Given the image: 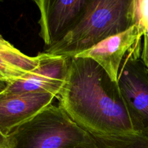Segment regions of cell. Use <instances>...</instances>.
<instances>
[{"label": "cell", "mask_w": 148, "mask_h": 148, "mask_svg": "<svg viewBox=\"0 0 148 148\" xmlns=\"http://www.w3.org/2000/svg\"><path fill=\"white\" fill-rule=\"evenodd\" d=\"M56 98L71 119L88 132L137 134L118 82L89 58H70L63 88Z\"/></svg>", "instance_id": "1"}, {"label": "cell", "mask_w": 148, "mask_h": 148, "mask_svg": "<svg viewBox=\"0 0 148 148\" xmlns=\"http://www.w3.org/2000/svg\"><path fill=\"white\" fill-rule=\"evenodd\" d=\"M140 0H92L79 23L44 53L72 58L137 23Z\"/></svg>", "instance_id": "2"}, {"label": "cell", "mask_w": 148, "mask_h": 148, "mask_svg": "<svg viewBox=\"0 0 148 148\" xmlns=\"http://www.w3.org/2000/svg\"><path fill=\"white\" fill-rule=\"evenodd\" d=\"M9 148H74L90 139L61 108L49 105L7 136Z\"/></svg>", "instance_id": "3"}, {"label": "cell", "mask_w": 148, "mask_h": 148, "mask_svg": "<svg viewBox=\"0 0 148 148\" xmlns=\"http://www.w3.org/2000/svg\"><path fill=\"white\" fill-rule=\"evenodd\" d=\"M141 52L140 43L127 53L117 82L134 131L148 138V72Z\"/></svg>", "instance_id": "4"}, {"label": "cell", "mask_w": 148, "mask_h": 148, "mask_svg": "<svg viewBox=\"0 0 148 148\" xmlns=\"http://www.w3.org/2000/svg\"><path fill=\"white\" fill-rule=\"evenodd\" d=\"M43 53L36 69L7 83L1 91L8 94L51 93L57 97L66 81L70 58Z\"/></svg>", "instance_id": "5"}, {"label": "cell", "mask_w": 148, "mask_h": 148, "mask_svg": "<svg viewBox=\"0 0 148 148\" xmlns=\"http://www.w3.org/2000/svg\"><path fill=\"white\" fill-rule=\"evenodd\" d=\"M92 0H36L40 11L39 35L45 48L60 40L82 18Z\"/></svg>", "instance_id": "6"}, {"label": "cell", "mask_w": 148, "mask_h": 148, "mask_svg": "<svg viewBox=\"0 0 148 148\" xmlns=\"http://www.w3.org/2000/svg\"><path fill=\"white\" fill-rule=\"evenodd\" d=\"M144 33L143 29L134 25L122 33L106 38L74 57L92 59L103 68L113 81L117 82L124 57L134 46L141 43Z\"/></svg>", "instance_id": "7"}, {"label": "cell", "mask_w": 148, "mask_h": 148, "mask_svg": "<svg viewBox=\"0 0 148 148\" xmlns=\"http://www.w3.org/2000/svg\"><path fill=\"white\" fill-rule=\"evenodd\" d=\"M56 98L51 93L8 94L0 92V131L8 136L51 104Z\"/></svg>", "instance_id": "8"}, {"label": "cell", "mask_w": 148, "mask_h": 148, "mask_svg": "<svg viewBox=\"0 0 148 148\" xmlns=\"http://www.w3.org/2000/svg\"><path fill=\"white\" fill-rule=\"evenodd\" d=\"M74 148H148V138L138 134L103 135L90 133L88 141Z\"/></svg>", "instance_id": "9"}, {"label": "cell", "mask_w": 148, "mask_h": 148, "mask_svg": "<svg viewBox=\"0 0 148 148\" xmlns=\"http://www.w3.org/2000/svg\"><path fill=\"white\" fill-rule=\"evenodd\" d=\"M17 52H9V53L0 52V77L7 84L14 82L27 74V72L12 65L6 59V56Z\"/></svg>", "instance_id": "10"}, {"label": "cell", "mask_w": 148, "mask_h": 148, "mask_svg": "<svg viewBox=\"0 0 148 148\" xmlns=\"http://www.w3.org/2000/svg\"><path fill=\"white\" fill-rule=\"evenodd\" d=\"M143 37H144V43H143L140 58L148 69V20L145 25V33Z\"/></svg>", "instance_id": "11"}, {"label": "cell", "mask_w": 148, "mask_h": 148, "mask_svg": "<svg viewBox=\"0 0 148 148\" xmlns=\"http://www.w3.org/2000/svg\"><path fill=\"white\" fill-rule=\"evenodd\" d=\"M18 49H16L13 45L3 38L0 35V52L1 53H9V52H17Z\"/></svg>", "instance_id": "12"}, {"label": "cell", "mask_w": 148, "mask_h": 148, "mask_svg": "<svg viewBox=\"0 0 148 148\" xmlns=\"http://www.w3.org/2000/svg\"><path fill=\"white\" fill-rule=\"evenodd\" d=\"M0 148H9L8 138L0 131Z\"/></svg>", "instance_id": "13"}, {"label": "cell", "mask_w": 148, "mask_h": 148, "mask_svg": "<svg viewBox=\"0 0 148 148\" xmlns=\"http://www.w3.org/2000/svg\"><path fill=\"white\" fill-rule=\"evenodd\" d=\"M6 86H7V83L0 77V92H1V90H3L6 88Z\"/></svg>", "instance_id": "14"}, {"label": "cell", "mask_w": 148, "mask_h": 148, "mask_svg": "<svg viewBox=\"0 0 148 148\" xmlns=\"http://www.w3.org/2000/svg\"><path fill=\"white\" fill-rule=\"evenodd\" d=\"M147 72H148V69H147Z\"/></svg>", "instance_id": "15"}, {"label": "cell", "mask_w": 148, "mask_h": 148, "mask_svg": "<svg viewBox=\"0 0 148 148\" xmlns=\"http://www.w3.org/2000/svg\"><path fill=\"white\" fill-rule=\"evenodd\" d=\"M0 1H1V0H0Z\"/></svg>", "instance_id": "16"}]
</instances>
